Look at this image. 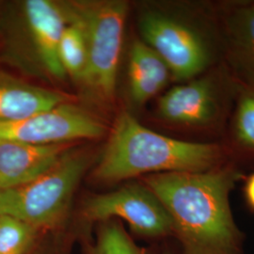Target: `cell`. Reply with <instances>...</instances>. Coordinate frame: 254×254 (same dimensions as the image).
I'll use <instances>...</instances> for the list:
<instances>
[{"label":"cell","instance_id":"1","mask_svg":"<svg viewBox=\"0 0 254 254\" xmlns=\"http://www.w3.org/2000/svg\"><path fill=\"white\" fill-rule=\"evenodd\" d=\"M239 174L232 169L147 175L143 184L170 214L185 254H242L243 238L230 206Z\"/></svg>","mask_w":254,"mask_h":254},{"label":"cell","instance_id":"2","mask_svg":"<svg viewBox=\"0 0 254 254\" xmlns=\"http://www.w3.org/2000/svg\"><path fill=\"white\" fill-rule=\"evenodd\" d=\"M223 153L216 144L191 142L158 134L122 112L93 177L105 183L165 173H203L218 168Z\"/></svg>","mask_w":254,"mask_h":254},{"label":"cell","instance_id":"3","mask_svg":"<svg viewBox=\"0 0 254 254\" xmlns=\"http://www.w3.org/2000/svg\"><path fill=\"white\" fill-rule=\"evenodd\" d=\"M89 166L88 154L70 151L36 179L0 190V215L18 218L39 231L59 226Z\"/></svg>","mask_w":254,"mask_h":254},{"label":"cell","instance_id":"4","mask_svg":"<svg viewBox=\"0 0 254 254\" xmlns=\"http://www.w3.org/2000/svg\"><path fill=\"white\" fill-rule=\"evenodd\" d=\"M73 12L84 25L88 64L82 82L97 98L113 99L125 35L127 4L106 1L80 4Z\"/></svg>","mask_w":254,"mask_h":254},{"label":"cell","instance_id":"5","mask_svg":"<svg viewBox=\"0 0 254 254\" xmlns=\"http://www.w3.org/2000/svg\"><path fill=\"white\" fill-rule=\"evenodd\" d=\"M83 217L99 223L121 218L136 235L144 237L173 236L170 214L144 184L132 183L116 190L92 196L84 204Z\"/></svg>","mask_w":254,"mask_h":254},{"label":"cell","instance_id":"6","mask_svg":"<svg viewBox=\"0 0 254 254\" xmlns=\"http://www.w3.org/2000/svg\"><path fill=\"white\" fill-rule=\"evenodd\" d=\"M145 44L167 64L173 77L190 79L209 64L208 48L192 27L162 13L148 11L139 19Z\"/></svg>","mask_w":254,"mask_h":254},{"label":"cell","instance_id":"7","mask_svg":"<svg viewBox=\"0 0 254 254\" xmlns=\"http://www.w3.org/2000/svg\"><path fill=\"white\" fill-rule=\"evenodd\" d=\"M106 128L98 119L69 104L18 121L0 123V141L31 145L72 143L103 136Z\"/></svg>","mask_w":254,"mask_h":254},{"label":"cell","instance_id":"8","mask_svg":"<svg viewBox=\"0 0 254 254\" xmlns=\"http://www.w3.org/2000/svg\"><path fill=\"white\" fill-rule=\"evenodd\" d=\"M71 151V143L31 145L0 141V190L36 179Z\"/></svg>","mask_w":254,"mask_h":254},{"label":"cell","instance_id":"9","mask_svg":"<svg viewBox=\"0 0 254 254\" xmlns=\"http://www.w3.org/2000/svg\"><path fill=\"white\" fill-rule=\"evenodd\" d=\"M24 12L41 64L52 76L59 79L66 73L60 61V44L68 23L67 11L48 0H27Z\"/></svg>","mask_w":254,"mask_h":254},{"label":"cell","instance_id":"10","mask_svg":"<svg viewBox=\"0 0 254 254\" xmlns=\"http://www.w3.org/2000/svg\"><path fill=\"white\" fill-rule=\"evenodd\" d=\"M162 118L177 124L201 126L216 113L213 87L208 80H196L176 86L166 92L158 102Z\"/></svg>","mask_w":254,"mask_h":254},{"label":"cell","instance_id":"11","mask_svg":"<svg viewBox=\"0 0 254 254\" xmlns=\"http://www.w3.org/2000/svg\"><path fill=\"white\" fill-rule=\"evenodd\" d=\"M65 100L59 91L0 75V123L27 118L65 104Z\"/></svg>","mask_w":254,"mask_h":254},{"label":"cell","instance_id":"12","mask_svg":"<svg viewBox=\"0 0 254 254\" xmlns=\"http://www.w3.org/2000/svg\"><path fill=\"white\" fill-rule=\"evenodd\" d=\"M170 69L153 48L136 41L131 47L129 62L130 93L137 104H143L167 85Z\"/></svg>","mask_w":254,"mask_h":254},{"label":"cell","instance_id":"13","mask_svg":"<svg viewBox=\"0 0 254 254\" xmlns=\"http://www.w3.org/2000/svg\"><path fill=\"white\" fill-rule=\"evenodd\" d=\"M70 21L61 40L59 55L66 74L82 81L88 64V45L84 25L72 9H67Z\"/></svg>","mask_w":254,"mask_h":254},{"label":"cell","instance_id":"14","mask_svg":"<svg viewBox=\"0 0 254 254\" xmlns=\"http://www.w3.org/2000/svg\"><path fill=\"white\" fill-rule=\"evenodd\" d=\"M88 254H144L115 219L100 222Z\"/></svg>","mask_w":254,"mask_h":254},{"label":"cell","instance_id":"15","mask_svg":"<svg viewBox=\"0 0 254 254\" xmlns=\"http://www.w3.org/2000/svg\"><path fill=\"white\" fill-rule=\"evenodd\" d=\"M39 232L18 218L0 215V254H27Z\"/></svg>","mask_w":254,"mask_h":254},{"label":"cell","instance_id":"16","mask_svg":"<svg viewBox=\"0 0 254 254\" xmlns=\"http://www.w3.org/2000/svg\"><path fill=\"white\" fill-rule=\"evenodd\" d=\"M234 34L239 47L254 63V6L239 11L234 21Z\"/></svg>","mask_w":254,"mask_h":254},{"label":"cell","instance_id":"17","mask_svg":"<svg viewBox=\"0 0 254 254\" xmlns=\"http://www.w3.org/2000/svg\"><path fill=\"white\" fill-rule=\"evenodd\" d=\"M236 134L239 140L254 149V95L244 96L239 104L236 114Z\"/></svg>","mask_w":254,"mask_h":254},{"label":"cell","instance_id":"18","mask_svg":"<svg viewBox=\"0 0 254 254\" xmlns=\"http://www.w3.org/2000/svg\"><path fill=\"white\" fill-rule=\"evenodd\" d=\"M245 195L249 205L254 209V174L251 175L245 186Z\"/></svg>","mask_w":254,"mask_h":254},{"label":"cell","instance_id":"19","mask_svg":"<svg viewBox=\"0 0 254 254\" xmlns=\"http://www.w3.org/2000/svg\"><path fill=\"white\" fill-rule=\"evenodd\" d=\"M172 254L171 253H165V254Z\"/></svg>","mask_w":254,"mask_h":254}]
</instances>
